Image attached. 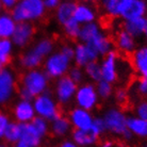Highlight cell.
<instances>
[{"label": "cell", "mask_w": 147, "mask_h": 147, "mask_svg": "<svg viewBox=\"0 0 147 147\" xmlns=\"http://www.w3.org/2000/svg\"><path fill=\"white\" fill-rule=\"evenodd\" d=\"M43 0H20L11 12L12 17L17 24L18 22H30L40 20L46 14Z\"/></svg>", "instance_id": "obj_1"}, {"label": "cell", "mask_w": 147, "mask_h": 147, "mask_svg": "<svg viewBox=\"0 0 147 147\" xmlns=\"http://www.w3.org/2000/svg\"><path fill=\"white\" fill-rule=\"evenodd\" d=\"M19 88L28 92L34 99L49 90V78L40 68L26 70L20 79Z\"/></svg>", "instance_id": "obj_2"}, {"label": "cell", "mask_w": 147, "mask_h": 147, "mask_svg": "<svg viewBox=\"0 0 147 147\" xmlns=\"http://www.w3.org/2000/svg\"><path fill=\"white\" fill-rule=\"evenodd\" d=\"M73 61L63 55L61 51H55L47 57L43 63V70L49 79L58 80L67 76L68 70L73 66Z\"/></svg>", "instance_id": "obj_3"}, {"label": "cell", "mask_w": 147, "mask_h": 147, "mask_svg": "<svg viewBox=\"0 0 147 147\" xmlns=\"http://www.w3.org/2000/svg\"><path fill=\"white\" fill-rule=\"evenodd\" d=\"M32 102L36 116L45 118L48 121H53L55 117L61 115L59 103L57 102L53 94L49 90L44 94L35 97Z\"/></svg>", "instance_id": "obj_4"}, {"label": "cell", "mask_w": 147, "mask_h": 147, "mask_svg": "<svg viewBox=\"0 0 147 147\" xmlns=\"http://www.w3.org/2000/svg\"><path fill=\"white\" fill-rule=\"evenodd\" d=\"M127 115L124 111L118 108H110L105 111L102 115L103 121L106 125L107 132H110L115 136L123 138L127 129Z\"/></svg>", "instance_id": "obj_5"}, {"label": "cell", "mask_w": 147, "mask_h": 147, "mask_svg": "<svg viewBox=\"0 0 147 147\" xmlns=\"http://www.w3.org/2000/svg\"><path fill=\"white\" fill-rule=\"evenodd\" d=\"M147 12V2L144 0H118L116 14L124 22L144 17Z\"/></svg>", "instance_id": "obj_6"}, {"label": "cell", "mask_w": 147, "mask_h": 147, "mask_svg": "<svg viewBox=\"0 0 147 147\" xmlns=\"http://www.w3.org/2000/svg\"><path fill=\"white\" fill-rule=\"evenodd\" d=\"M74 102L76 103V107L83 110L90 112L94 110L99 102V97L96 92L95 84L91 82H83L82 84L78 85Z\"/></svg>", "instance_id": "obj_7"}, {"label": "cell", "mask_w": 147, "mask_h": 147, "mask_svg": "<svg viewBox=\"0 0 147 147\" xmlns=\"http://www.w3.org/2000/svg\"><path fill=\"white\" fill-rule=\"evenodd\" d=\"M77 88L78 85L73 80H70L68 76H64L55 81L53 96L57 102L59 103V106L62 107L69 106L75 99Z\"/></svg>", "instance_id": "obj_8"}, {"label": "cell", "mask_w": 147, "mask_h": 147, "mask_svg": "<svg viewBox=\"0 0 147 147\" xmlns=\"http://www.w3.org/2000/svg\"><path fill=\"white\" fill-rule=\"evenodd\" d=\"M16 92V77L13 70L4 67L0 70V105H5Z\"/></svg>", "instance_id": "obj_9"}, {"label": "cell", "mask_w": 147, "mask_h": 147, "mask_svg": "<svg viewBox=\"0 0 147 147\" xmlns=\"http://www.w3.org/2000/svg\"><path fill=\"white\" fill-rule=\"evenodd\" d=\"M119 55L116 51H112L106 57H103L100 67H101V78L111 84L117 82V64Z\"/></svg>", "instance_id": "obj_10"}, {"label": "cell", "mask_w": 147, "mask_h": 147, "mask_svg": "<svg viewBox=\"0 0 147 147\" xmlns=\"http://www.w3.org/2000/svg\"><path fill=\"white\" fill-rule=\"evenodd\" d=\"M68 119L73 129L76 130H91L94 121L92 112L75 107L68 112Z\"/></svg>", "instance_id": "obj_11"}, {"label": "cell", "mask_w": 147, "mask_h": 147, "mask_svg": "<svg viewBox=\"0 0 147 147\" xmlns=\"http://www.w3.org/2000/svg\"><path fill=\"white\" fill-rule=\"evenodd\" d=\"M35 28L30 22H18L11 37L13 45L18 48H24L31 43L34 36Z\"/></svg>", "instance_id": "obj_12"}, {"label": "cell", "mask_w": 147, "mask_h": 147, "mask_svg": "<svg viewBox=\"0 0 147 147\" xmlns=\"http://www.w3.org/2000/svg\"><path fill=\"white\" fill-rule=\"evenodd\" d=\"M99 55L90 45L78 43L75 45V55L73 62L75 65L81 68H84L88 64L98 61Z\"/></svg>", "instance_id": "obj_13"}, {"label": "cell", "mask_w": 147, "mask_h": 147, "mask_svg": "<svg viewBox=\"0 0 147 147\" xmlns=\"http://www.w3.org/2000/svg\"><path fill=\"white\" fill-rule=\"evenodd\" d=\"M13 114H14L15 121H17L20 125L22 124L32 123V121L36 117L33 102L29 101V100L19 99L14 106Z\"/></svg>", "instance_id": "obj_14"}, {"label": "cell", "mask_w": 147, "mask_h": 147, "mask_svg": "<svg viewBox=\"0 0 147 147\" xmlns=\"http://www.w3.org/2000/svg\"><path fill=\"white\" fill-rule=\"evenodd\" d=\"M133 71L140 78L147 79V45L136 48L130 59Z\"/></svg>", "instance_id": "obj_15"}, {"label": "cell", "mask_w": 147, "mask_h": 147, "mask_svg": "<svg viewBox=\"0 0 147 147\" xmlns=\"http://www.w3.org/2000/svg\"><path fill=\"white\" fill-rule=\"evenodd\" d=\"M97 17V12H96L95 7L91 5L88 2H79L76 3L75 7V12H74V19L82 25L85 24H90V22H94Z\"/></svg>", "instance_id": "obj_16"}, {"label": "cell", "mask_w": 147, "mask_h": 147, "mask_svg": "<svg viewBox=\"0 0 147 147\" xmlns=\"http://www.w3.org/2000/svg\"><path fill=\"white\" fill-rule=\"evenodd\" d=\"M114 45L119 51L125 55H132L138 48L136 38L123 29L116 33V36L114 38Z\"/></svg>", "instance_id": "obj_17"}, {"label": "cell", "mask_w": 147, "mask_h": 147, "mask_svg": "<svg viewBox=\"0 0 147 147\" xmlns=\"http://www.w3.org/2000/svg\"><path fill=\"white\" fill-rule=\"evenodd\" d=\"M88 45H90L98 53L99 57H106L110 52L114 51V47H115L114 40L102 32L98 34L95 38H93Z\"/></svg>", "instance_id": "obj_18"}, {"label": "cell", "mask_w": 147, "mask_h": 147, "mask_svg": "<svg viewBox=\"0 0 147 147\" xmlns=\"http://www.w3.org/2000/svg\"><path fill=\"white\" fill-rule=\"evenodd\" d=\"M22 134H20V141L30 147H40L43 143V136L37 132V130L34 128V126L31 123L28 124H22Z\"/></svg>", "instance_id": "obj_19"}, {"label": "cell", "mask_w": 147, "mask_h": 147, "mask_svg": "<svg viewBox=\"0 0 147 147\" xmlns=\"http://www.w3.org/2000/svg\"><path fill=\"white\" fill-rule=\"evenodd\" d=\"M71 141L79 147H92L98 143L99 136L91 131V130H76L71 131Z\"/></svg>", "instance_id": "obj_20"}, {"label": "cell", "mask_w": 147, "mask_h": 147, "mask_svg": "<svg viewBox=\"0 0 147 147\" xmlns=\"http://www.w3.org/2000/svg\"><path fill=\"white\" fill-rule=\"evenodd\" d=\"M73 127L70 125V121L65 115H59L53 121H50V132L52 136L57 138L66 136L68 133H71Z\"/></svg>", "instance_id": "obj_21"}, {"label": "cell", "mask_w": 147, "mask_h": 147, "mask_svg": "<svg viewBox=\"0 0 147 147\" xmlns=\"http://www.w3.org/2000/svg\"><path fill=\"white\" fill-rule=\"evenodd\" d=\"M45 60L40 58L36 52L34 51L32 48L27 49L25 52H22V55L19 58V64L22 68L26 70L31 69H37L40 68V65H43Z\"/></svg>", "instance_id": "obj_22"}, {"label": "cell", "mask_w": 147, "mask_h": 147, "mask_svg": "<svg viewBox=\"0 0 147 147\" xmlns=\"http://www.w3.org/2000/svg\"><path fill=\"white\" fill-rule=\"evenodd\" d=\"M127 129L133 136L140 139H147V121L130 115L127 117Z\"/></svg>", "instance_id": "obj_23"}, {"label": "cell", "mask_w": 147, "mask_h": 147, "mask_svg": "<svg viewBox=\"0 0 147 147\" xmlns=\"http://www.w3.org/2000/svg\"><path fill=\"white\" fill-rule=\"evenodd\" d=\"M17 22L12 17L10 12H1L0 13V38L11 40Z\"/></svg>", "instance_id": "obj_24"}, {"label": "cell", "mask_w": 147, "mask_h": 147, "mask_svg": "<svg viewBox=\"0 0 147 147\" xmlns=\"http://www.w3.org/2000/svg\"><path fill=\"white\" fill-rule=\"evenodd\" d=\"M76 7V2L74 1H61L59 7L55 10V19L61 26L66 24L68 20L74 18V12Z\"/></svg>", "instance_id": "obj_25"}, {"label": "cell", "mask_w": 147, "mask_h": 147, "mask_svg": "<svg viewBox=\"0 0 147 147\" xmlns=\"http://www.w3.org/2000/svg\"><path fill=\"white\" fill-rule=\"evenodd\" d=\"M123 30L129 33L134 38H140L144 36L145 32L147 31V25L144 17L130 20V22H124L123 24Z\"/></svg>", "instance_id": "obj_26"}, {"label": "cell", "mask_w": 147, "mask_h": 147, "mask_svg": "<svg viewBox=\"0 0 147 147\" xmlns=\"http://www.w3.org/2000/svg\"><path fill=\"white\" fill-rule=\"evenodd\" d=\"M102 32L100 25L97 22H90V24H85L82 25L80 29V33H79V43H83V44H88L93 38H95L98 34Z\"/></svg>", "instance_id": "obj_27"}, {"label": "cell", "mask_w": 147, "mask_h": 147, "mask_svg": "<svg viewBox=\"0 0 147 147\" xmlns=\"http://www.w3.org/2000/svg\"><path fill=\"white\" fill-rule=\"evenodd\" d=\"M31 48L40 58L45 60L47 57L51 55L52 52H55V42L49 37H43V38L36 40Z\"/></svg>", "instance_id": "obj_28"}, {"label": "cell", "mask_w": 147, "mask_h": 147, "mask_svg": "<svg viewBox=\"0 0 147 147\" xmlns=\"http://www.w3.org/2000/svg\"><path fill=\"white\" fill-rule=\"evenodd\" d=\"M20 134H22V127L20 124L17 121H11L7 126L3 139L9 144H16L18 141H20Z\"/></svg>", "instance_id": "obj_29"}, {"label": "cell", "mask_w": 147, "mask_h": 147, "mask_svg": "<svg viewBox=\"0 0 147 147\" xmlns=\"http://www.w3.org/2000/svg\"><path fill=\"white\" fill-rule=\"evenodd\" d=\"M14 49V45L11 40H2L0 38V63L2 65H7L10 62Z\"/></svg>", "instance_id": "obj_30"}, {"label": "cell", "mask_w": 147, "mask_h": 147, "mask_svg": "<svg viewBox=\"0 0 147 147\" xmlns=\"http://www.w3.org/2000/svg\"><path fill=\"white\" fill-rule=\"evenodd\" d=\"M84 70V75L93 82H99L100 80H102L101 78V67H100V62L95 61L88 64L86 66L83 68Z\"/></svg>", "instance_id": "obj_31"}, {"label": "cell", "mask_w": 147, "mask_h": 147, "mask_svg": "<svg viewBox=\"0 0 147 147\" xmlns=\"http://www.w3.org/2000/svg\"><path fill=\"white\" fill-rule=\"evenodd\" d=\"M96 92H97V95L99 97V99L107 100L109 99L110 97L113 96L114 93V88L113 84H111L107 81L100 80L99 82L96 83Z\"/></svg>", "instance_id": "obj_32"}, {"label": "cell", "mask_w": 147, "mask_h": 147, "mask_svg": "<svg viewBox=\"0 0 147 147\" xmlns=\"http://www.w3.org/2000/svg\"><path fill=\"white\" fill-rule=\"evenodd\" d=\"M63 30H64V34L66 35L68 38L71 40H78L79 37V33H80L81 25L78 24L74 18H71L70 20L63 25Z\"/></svg>", "instance_id": "obj_33"}, {"label": "cell", "mask_w": 147, "mask_h": 147, "mask_svg": "<svg viewBox=\"0 0 147 147\" xmlns=\"http://www.w3.org/2000/svg\"><path fill=\"white\" fill-rule=\"evenodd\" d=\"M31 124L34 126V128L36 129L37 132L40 133L43 138H45L48 133L50 132V121H48L47 119H45V118L36 116V117L32 121Z\"/></svg>", "instance_id": "obj_34"}, {"label": "cell", "mask_w": 147, "mask_h": 147, "mask_svg": "<svg viewBox=\"0 0 147 147\" xmlns=\"http://www.w3.org/2000/svg\"><path fill=\"white\" fill-rule=\"evenodd\" d=\"M131 91L134 92V94L140 96L142 98L147 97V79L146 78H139L134 81V83L131 86Z\"/></svg>", "instance_id": "obj_35"}, {"label": "cell", "mask_w": 147, "mask_h": 147, "mask_svg": "<svg viewBox=\"0 0 147 147\" xmlns=\"http://www.w3.org/2000/svg\"><path fill=\"white\" fill-rule=\"evenodd\" d=\"M67 76L69 77L70 80H73L77 85L82 84L83 81H84V77H85L83 68L78 67V66H76V65H74V66L70 67V69L68 70V73H67Z\"/></svg>", "instance_id": "obj_36"}, {"label": "cell", "mask_w": 147, "mask_h": 147, "mask_svg": "<svg viewBox=\"0 0 147 147\" xmlns=\"http://www.w3.org/2000/svg\"><path fill=\"white\" fill-rule=\"evenodd\" d=\"M91 131L97 136H99V138L105 132H107V129H106V125H105L102 116H96V117H94Z\"/></svg>", "instance_id": "obj_37"}, {"label": "cell", "mask_w": 147, "mask_h": 147, "mask_svg": "<svg viewBox=\"0 0 147 147\" xmlns=\"http://www.w3.org/2000/svg\"><path fill=\"white\" fill-rule=\"evenodd\" d=\"M117 1L118 0H103L102 2H101L105 12L108 15L112 16V17H117V14H116Z\"/></svg>", "instance_id": "obj_38"}, {"label": "cell", "mask_w": 147, "mask_h": 147, "mask_svg": "<svg viewBox=\"0 0 147 147\" xmlns=\"http://www.w3.org/2000/svg\"><path fill=\"white\" fill-rule=\"evenodd\" d=\"M134 115L147 121V100H141L134 107Z\"/></svg>", "instance_id": "obj_39"}, {"label": "cell", "mask_w": 147, "mask_h": 147, "mask_svg": "<svg viewBox=\"0 0 147 147\" xmlns=\"http://www.w3.org/2000/svg\"><path fill=\"white\" fill-rule=\"evenodd\" d=\"M114 95V98L115 100L117 101L118 103H124L126 100L128 99V96H129V93L128 91L124 88H118L117 90H115L113 93Z\"/></svg>", "instance_id": "obj_40"}, {"label": "cell", "mask_w": 147, "mask_h": 147, "mask_svg": "<svg viewBox=\"0 0 147 147\" xmlns=\"http://www.w3.org/2000/svg\"><path fill=\"white\" fill-rule=\"evenodd\" d=\"M10 123H11L10 117L7 116V114L3 113V112H0V140L3 139L5 130H7Z\"/></svg>", "instance_id": "obj_41"}, {"label": "cell", "mask_w": 147, "mask_h": 147, "mask_svg": "<svg viewBox=\"0 0 147 147\" xmlns=\"http://www.w3.org/2000/svg\"><path fill=\"white\" fill-rule=\"evenodd\" d=\"M59 51H61L63 55H65V57H67V58H68L69 60H71V61L74 60V55H75V46H73L71 44H68V43H66V44H63L62 46H61V48H60Z\"/></svg>", "instance_id": "obj_42"}, {"label": "cell", "mask_w": 147, "mask_h": 147, "mask_svg": "<svg viewBox=\"0 0 147 147\" xmlns=\"http://www.w3.org/2000/svg\"><path fill=\"white\" fill-rule=\"evenodd\" d=\"M43 2H44L46 10H48V11H53L55 10V11L61 1H59V0H43Z\"/></svg>", "instance_id": "obj_43"}, {"label": "cell", "mask_w": 147, "mask_h": 147, "mask_svg": "<svg viewBox=\"0 0 147 147\" xmlns=\"http://www.w3.org/2000/svg\"><path fill=\"white\" fill-rule=\"evenodd\" d=\"M1 3H2V9L11 13L13 11V9L15 7V5H16V3H17V1L16 0H2Z\"/></svg>", "instance_id": "obj_44"}, {"label": "cell", "mask_w": 147, "mask_h": 147, "mask_svg": "<svg viewBox=\"0 0 147 147\" xmlns=\"http://www.w3.org/2000/svg\"><path fill=\"white\" fill-rule=\"evenodd\" d=\"M59 147H79V146H77L71 140H65L60 144Z\"/></svg>", "instance_id": "obj_45"}, {"label": "cell", "mask_w": 147, "mask_h": 147, "mask_svg": "<svg viewBox=\"0 0 147 147\" xmlns=\"http://www.w3.org/2000/svg\"><path fill=\"white\" fill-rule=\"evenodd\" d=\"M114 146V143L112 141H105L102 143L100 144L99 147H113Z\"/></svg>", "instance_id": "obj_46"}, {"label": "cell", "mask_w": 147, "mask_h": 147, "mask_svg": "<svg viewBox=\"0 0 147 147\" xmlns=\"http://www.w3.org/2000/svg\"><path fill=\"white\" fill-rule=\"evenodd\" d=\"M13 147H30V146L29 145H27L26 143H24L22 141H18L17 143L13 145Z\"/></svg>", "instance_id": "obj_47"}, {"label": "cell", "mask_w": 147, "mask_h": 147, "mask_svg": "<svg viewBox=\"0 0 147 147\" xmlns=\"http://www.w3.org/2000/svg\"><path fill=\"white\" fill-rule=\"evenodd\" d=\"M144 38H145V40H146V43H147V31L145 32V34H144Z\"/></svg>", "instance_id": "obj_48"}, {"label": "cell", "mask_w": 147, "mask_h": 147, "mask_svg": "<svg viewBox=\"0 0 147 147\" xmlns=\"http://www.w3.org/2000/svg\"><path fill=\"white\" fill-rule=\"evenodd\" d=\"M3 68H4V66L2 65V64H1V63H0V70H2Z\"/></svg>", "instance_id": "obj_49"}, {"label": "cell", "mask_w": 147, "mask_h": 147, "mask_svg": "<svg viewBox=\"0 0 147 147\" xmlns=\"http://www.w3.org/2000/svg\"><path fill=\"white\" fill-rule=\"evenodd\" d=\"M144 18H145V22H146V25H147V12L146 14H145V16H144Z\"/></svg>", "instance_id": "obj_50"}, {"label": "cell", "mask_w": 147, "mask_h": 147, "mask_svg": "<svg viewBox=\"0 0 147 147\" xmlns=\"http://www.w3.org/2000/svg\"><path fill=\"white\" fill-rule=\"evenodd\" d=\"M2 11V3H1V1H0V13Z\"/></svg>", "instance_id": "obj_51"}, {"label": "cell", "mask_w": 147, "mask_h": 147, "mask_svg": "<svg viewBox=\"0 0 147 147\" xmlns=\"http://www.w3.org/2000/svg\"><path fill=\"white\" fill-rule=\"evenodd\" d=\"M0 147H7V145H4V144H0Z\"/></svg>", "instance_id": "obj_52"}, {"label": "cell", "mask_w": 147, "mask_h": 147, "mask_svg": "<svg viewBox=\"0 0 147 147\" xmlns=\"http://www.w3.org/2000/svg\"><path fill=\"white\" fill-rule=\"evenodd\" d=\"M143 147H147V144H146V145H144V146Z\"/></svg>", "instance_id": "obj_53"}]
</instances>
